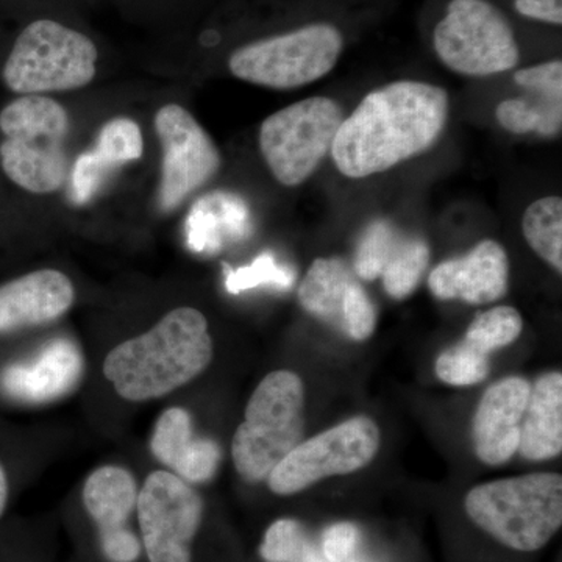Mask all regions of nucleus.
<instances>
[{
	"instance_id": "393cba45",
	"label": "nucleus",
	"mask_w": 562,
	"mask_h": 562,
	"mask_svg": "<svg viewBox=\"0 0 562 562\" xmlns=\"http://www.w3.org/2000/svg\"><path fill=\"white\" fill-rule=\"evenodd\" d=\"M266 562H327L322 560L297 520L280 519L266 531L260 546Z\"/></svg>"
},
{
	"instance_id": "7ed1b4c3",
	"label": "nucleus",
	"mask_w": 562,
	"mask_h": 562,
	"mask_svg": "<svg viewBox=\"0 0 562 562\" xmlns=\"http://www.w3.org/2000/svg\"><path fill=\"white\" fill-rule=\"evenodd\" d=\"M347 32L333 18L303 21L239 44L228 55L232 76L269 90H297L324 79L341 60Z\"/></svg>"
},
{
	"instance_id": "bb28decb",
	"label": "nucleus",
	"mask_w": 562,
	"mask_h": 562,
	"mask_svg": "<svg viewBox=\"0 0 562 562\" xmlns=\"http://www.w3.org/2000/svg\"><path fill=\"white\" fill-rule=\"evenodd\" d=\"M143 135L138 124L128 117H116L103 125L95 140L94 154L110 169L143 157Z\"/></svg>"
},
{
	"instance_id": "2f4dec72",
	"label": "nucleus",
	"mask_w": 562,
	"mask_h": 562,
	"mask_svg": "<svg viewBox=\"0 0 562 562\" xmlns=\"http://www.w3.org/2000/svg\"><path fill=\"white\" fill-rule=\"evenodd\" d=\"M113 171L94 154L85 151L77 158L72 172V198L76 203L90 202L95 192L101 190L103 180Z\"/></svg>"
},
{
	"instance_id": "6e6552de",
	"label": "nucleus",
	"mask_w": 562,
	"mask_h": 562,
	"mask_svg": "<svg viewBox=\"0 0 562 562\" xmlns=\"http://www.w3.org/2000/svg\"><path fill=\"white\" fill-rule=\"evenodd\" d=\"M99 49L87 33L65 22L40 18L22 29L2 76L22 95L80 90L94 80Z\"/></svg>"
},
{
	"instance_id": "a211bd4d",
	"label": "nucleus",
	"mask_w": 562,
	"mask_h": 562,
	"mask_svg": "<svg viewBox=\"0 0 562 562\" xmlns=\"http://www.w3.org/2000/svg\"><path fill=\"white\" fill-rule=\"evenodd\" d=\"M520 424L519 450L525 460L543 461L562 450V375L539 376L530 390Z\"/></svg>"
},
{
	"instance_id": "4be33fe9",
	"label": "nucleus",
	"mask_w": 562,
	"mask_h": 562,
	"mask_svg": "<svg viewBox=\"0 0 562 562\" xmlns=\"http://www.w3.org/2000/svg\"><path fill=\"white\" fill-rule=\"evenodd\" d=\"M525 241L558 273L562 272V201L549 195L530 203L522 216Z\"/></svg>"
},
{
	"instance_id": "f3484780",
	"label": "nucleus",
	"mask_w": 562,
	"mask_h": 562,
	"mask_svg": "<svg viewBox=\"0 0 562 562\" xmlns=\"http://www.w3.org/2000/svg\"><path fill=\"white\" fill-rule=\"evenodd\" d=\"M155 460L191 484L209 482L220 469V443L199 438L191 414L180 406L165 409L155 422L150 438Z\"/></svg>"
},
{
	"instance_id": "9d476101",
	"label": "nucleus",
	"mask_w": 562,
	"mask_h": 562,
	"mask_svg": "<svg viewBox=\"0 0 562 562\" xmlns=\"http://www.w3.org/2000/svg\"><path fill=\"white\" fill-rule=\"evenodd\" d=\"M136 519L146 562H198L206 506L194 484L155 471L139 487Z\"/></svg>"
},
{
	"instance_id": "7c9ffc66",
	"label": "nucleus",
	"mask_w": 562,
	"mask_h": 562,
	"mask_svg": "<svg viewBox=\"0 0 562 562\" xmlns=\"http://www.w3.org/2000/svg\"><path fill=\"white\" fill-rule=\"evenodd\" d=\"M514 81L532 94L562 101V61L561 58L536 63L525 68L514 69Z\"/></svg>"
},
{
	"instance_id": "20e7f679",
	"label": "nucleus",
	"mask_w": 562,
	"mask_h": 562,
	"mask_svg": "<svg viewBox=\"0 0 562 562\" xmlns=\"http://www.w3.org/2000/svg\"><path fill=\"white\" fill-rule=\"evenodd\" d=\"M464 509L475 527L503 547L538 552L562 527V476L527 473L479 484L465 495Z\"/></svg>"
},
{
	"instance_id": "f8f14e48",
	"label": "nucleus",
	"mask_w": 562,
	"mask_h": 562,
	"mask_svg": "<svg viewBox=\"0 0 562 562\" xmlns=\"http://www.w3.org/2000/svg\"><path fill=\"white\" fill-rule=\"evenodd\" d=\"M138 494V482L122 465H101L85 480L80 503L94 562H146L136 519Z\"/></svg>"
},
{
	"instance_id": "5701e85b",
	"label": "nucleus",
	"mask_w": 562,
	"mask_h": 562,
	"mask_svg": "<svg viewBox=\"0 0 562 562\" xmlns=\"http://www.w3.org/2000/svg\"><path fill=\"white\" fill-rule=\"evenodd\" d=\"M430 265V247L420 238L401 236L390 260L384 266L382 277L384 291L392 299L408 297Z\"/></svg>"
},
{
	"instance_id": "412c9836",
	"label": "nucleus",
	"mask_w": 562,
	"mask_h": 562,
	"mask_svg": "<svg viewBox=\"0 0 562 562\" xmlns=\"http://www.w3.org/2000/svg\"><path fill=\"white\" fill-rule=\"evenodd\" d=\"M536 98H513L498 103L495 120L514 135H536L554 138L562 127V101L535 94Z\"/></svg>"
},
{
	"instance_id": "2eb2a0df",
	"label": "nucleus",
	"mask_w": 562,
	"mask_h": 562,
	"mask_svg": "<svg viewBox=\"0 0 562 562\" xmlns=\"http://www.w3.org/2000/svg\"><path fill=\"white\" fill-rule=\"evenodd\" d=\"M530 390L527 380L509 376L484 392L472 425L473 447L484 464H505L517 452Z\"/></svg>"
},
{
	"instance_id": "f257e3e1",
	"label": "nucleus",
	"mask_w": 562,
	"mask_h": 562,
	"mask_svg": "<svg viewBox=\"0 0 562 562\" xmlns=\"http://www.w3.org/2000/svg\"><path fill=\"white\" fill-rule=\"evenodd\" d=\"M449 94L438 85L397 80L369 92L344 117L331 158L347 179L376 176L425 154L449 121Z\"/></svg>"
},
{
	"instance_id": "a878e982",
	"label": "nucleus",
	"mask_w": 562,
	"mask_h": 562,
	"mask_svg": "<svg viewBox=\"0 0 562 562\" xmlns=\"http://www.w3.org/2000/svg\"><path fill=\"white\" fill-rule=\"evenodd\" d=\"M435 369L436 375L443 383L460 387L472 386L482 383L490 375V355L460 341L439 355Z\"/></svg>"
},
{
	"instance_id": "1a4fd4ad",
	"label": "nucleus",
	"mask_w": 562,
	"mask_h": 562,
	"mask_svg": "<svg viewBox=\"0 0 562 562\" xmlns=\"http://www.w3.org/2000/svg\"><path fill=\"white\" fill-rule=\"evenodd\" d=\"M344 121L341 105L314 95L266 117L260 127V150L269 171L283 187L305 183L330 155Z\"/></svg>"
},
{
	"instance_id": "dca6fc26",
	"label": "nucleus",
	"mask_w": 562,
	"mask_h": 562,
	"mask_svg": "<svg viewBox=\"0 0 562 562\" xmlns=\"http://www.w3.org/2000/svg\"><path fill=\"white\" fill-rule=\"evenodd\" d=\"M76 301V288L57 269H41L0 286V335L60 319Z\"/></svg>"
},
{
	"instance_id": "b1692460",
	"label": "nucleus",
	"mask_w": 562,
	"mask_h": 562,
	"mask_svg": "<svg viewBox=\"0 0 562 562\" xmlns=\"http://www.w3.org/2000/svg\"><path fill=\"white\" fill-rule=\"evenodd\" d=\"M524 330L520 313L513 306H495L487 312L476 314L469 325L464 339L473 349L491 355L519 338Z\"/></svg>"
},
{
	"instance_id": "4468645a",
	"label": "nucleus",
	"mask_w": 562,
	"mask_h": 562,
	"mask_svg": "<svg viewBox=\"0 0 562 562\" xmlns=\"http://www.w3.org/2000/svg\"><path fill=\"white\" fill-rule=\"evenodd\" d=\"M508 280L505 247L494 239H483L464 257L436 266L428 276V288L439 301L487 305L506 294Z\"/></svg>"
},
{
	"instance_id": "0eeeda50",
	"label": "nucleus",
	"mask_w": 562,
	"mask_h": 562,
	"mask_svg": "<svg viewBox=\"0 0 562 562\" xmlns=\"http://www.w3.org/2000/svg\"><path fill=\"white\" fill-rule=\"evenodd\" d=\"M3 172L33 194L61 190L68 176V111L47 95H22L0 111Z\"/></svg>"
},
{
	"instance_id": "6ab92c4d",
	"label": "nucleus",
	"mask_w": 562,
	"mask_h": 562,
	"mask_svg": "<svg viewBox=\"0 0 562 562\" xmlns=\"http://www.w3.org/2000/svg\"><path fill=\"white\" fill-rule=\"evenodd\" d=\"M250 232L246 202L231 192H210L194 203L187 221L188 243L195 251L221 250L225 241H239Z\"/></svg>"
},
{
	"instance_id": "473e14b6",
	"label": "nucleus",
	"mask_w": 562,
	"mask_h": 562,
	"mask_svg": "<svg viewBox=\"0 0 562 562\" xmlns=\"http://www.w3.org/2000/svg\"><path fill=\"white\" fill-rule=\"evenodd\" d=\"M360 530L353 524H336L328 528L322 541L327 562H349L358 552Z\"/></svg>"
},
{
	"instance_id": "39448f33",
	"label": "nucleus",
	"mask_w": 562,
	"mask_h": 562,
	"mask_svg": "<svg viewBox=\"0 0 562 562\" xmlns=\"http://www.w3.org/2000/svg\"><path fill=\"white\" fill-rule=\"evenodd\" d=\"M430 46L447 69L473 79L501 76L522 61L516 22L497 0H443Z\"/></svg>"
},
{
	"instance_id": "aec40b11",
	"label": "nucleus",
	"mask_w": 562,
	"mask_h": 562,
	"mask_svg": "<svg viewBox=\"0 0 562 562\" xmlns=\"http://www.w3.org/2000/svg\"><path fill=\"white\" fill-rule=\"evenodd\" d=\"M353 280L341 258H317L299 286V302L306 313L341 328L344 299Z\"/></svg>"
},
{
	"instance_id": "f704fd0d",
	"label": "nucleus",
	"mask_w": 562,
	"mask_h": 562,
	"mask_svg": "<svg viewBox=\"0 0 562 562\" xmlns=\"http://www.w3.org/2000/svg\"><path fill=\"white\" fill-rule=\"evenodd\" d=\"M10 498V484L9 479H7L5 469L0 464V519H2L3 514L7 512V505H9Z\"/></svg>"
},
{
	"instance_id": "c9c22d12",
	"label": "nucleus",
	"mask_w": 562,
	"mask_h": 562,
	"mask_svg": "<svg viewBox=\"0 0 562 562\" xmlns=\"http://www.w3.org/2000/svg\"><path fill=\"white\" fill-rule=\"evenodd\" d=\"M24 562H43V561H24Z\"/></svg>"
},
{
	"instance_id": "c85d7f7f",
	"label": "nucleus",
	"mask_w": 562,
	"mask_h": 562,
	"mask_svg": "<svg viewBox=\"0 0 562 562\" xmlns=\"http://www.w3.org/2000/svg\"><path fill=\"white\" fill-rule=\"evenodd\" d=\"M294 281L295 272H292L286 266L279 265L272 254H262L251 265L244 266L236 271L227 268L225 286L232 294H239V292L261 286V284H272V286L288 290Z\"/></svg>"
},
{
	"instance_id": "cd10ccee",
	"label": "nucleus",
	"mask_w": 562,
	"mask_h": 562,
	"mask_svg": "<svg viewBox=\"0 0 562 562\" xmlns=\"http://www.w3.org/2000/svg\"><path fill=\"white\" fill-rule=\"evenodd\" d=\"M401 236L390 222L376 221L369 225L355 255L357 276L368 281L380 279Z\"/></svg>"
},
{
	"instance_id": "423d86ee",
	"label": "nucleus",
	"mask_w": 562,
	"mask_h": 562,
	"mask_svg": "<svg viewBox=\"0 0 562 562\" xmlns=\"http://www.w3.org/2000/svg\"><path fill=\"white\" fill-rule=\"evenodd\" d=\"M305 386L291 371L268 373L251 392L244 420L232 441L236 472L249 483L265 482L303 441Z\"/></svg>"
},
{
	"instance_id": "c756f323",
	"label": "nucleus",
	"mask_w": 562,
	"mask_h": 562,
	"mask_svg": "<svg viewBox=\"0 0 562 562\" xmlns=\"http://www.w3.org/2000/svg\"><path fill=\"white\" fill-rule=\"evenodd\" d=\"M376 319H379V313L372 299L355 279L347 288L346 299H344L341 330L353 341H366L375 330Z\"/></svg>"
},
{
	"instance_id": "9b49d317",
	"label": "nucleus",
	"mask_w": 562,
	"mask_h": 562,
	"mask_svg": "<svg viewBox=\"0 0 562 562\" xmlns=\"http://www.w3.org/2000/svg\"><path fill=\"white\" fill-rule=\"evenodd\" d=\"M380 442L379 425L371 417H351L299 443L266 479L269 491L288 497L330 476L361 471L379 453Z\"/></svg>"
},
{
	"instance_id": "f03ea898",
	"label": "nucleus",
	"mask_w": 562,
	"mask_h": 562,
	"mask_svg": "<svg viewBox=\"0 0 562 562\" xmlns=\"http://www.w3.org/2000/svg\"><path fill=\"white\" fill-rule=\"evenodd\" d=\"M214 357L209 321L199 310L180 306L143 335L117 344L103 361V375L124 401H158L191 383Z\"/></svg>"
},
{
	"instance_id": "72a5a7b5",
	"label": "nucleus",
	"mask_w": 562,
	"mask_h": 562,
	"mask_svg": "<svg viewBox=\"0 0 562 562\" xmlns=\"http://www.w3.org/2000/svg\"><path fill=\"white\" fill-rule=\"evenodd\" d=\"M509 13L531 24L553 29L562 25V0H509Z\"/></svg>"
},
{
	"instance_id": "ddd939ff",
	"label": "nucleus",
	"mask_w": 562,
	"mask_h": 562,
	"mask_svg": "<svg viewBox=\"0 0 562 562\" xmlns=\"http://www.w3.org/2000/svg\"><path fill=\"white\" fill-rule=\"evenodd\" d=\"M162 149L160 206L172 211L221 169V154L209 132L181 105L169 103L155 116Z\"/></svg>"
}]
</instances>
